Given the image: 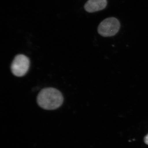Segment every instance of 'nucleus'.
I'll return each instance as SVG.
<instances>
[{"label":"nucleus","instance_id":"1","mask_svg":"<svg viewBox=\"0 0 148 148\" xmlns=\"http://www.w3.org/2000/svg\"><path fill=\"white\" fill-rule=\"evenodd\" d=\"M37 101L42 108L52 110L61 107L64 102V97L57 89L47 88L40 91L37 96Z\"/></svg>","mask_w":148,"mask_h":148},{"label":"nucleus","instance_id":"2","mask_svg":"<svg viewBox=\"0 0 148 148\" xmlns=\"http://www.w3.org/2000/svg\"><path fill=\"white\" fill-rule=\"evenodd\" d=\"M120 27V23L117 18L109 17L100 23L98 27V32L103 37L113 36L117 34Z\"/></svg>","mask_w":148,"mask_h":148},{"label":"nucleus","instance_id":"3","mask_svg":"<svg viewBox=\"0 0 148 148\" xmlns=\"http://www.w3.org/2000/svg\"><path fill=\"white\" fill-rule=\"evenodd\" d=\"M29 58L23 54L15 56L11 65L12 73L15 76H24L27 73L30 67Z\"/></svg>","mask_w":148,"mask_h":148},{"label":"nucleus","instance_id":"4","mask_svg":"<svg viewBox=\"0 0 148 148\" xmlns=\"http://www.w3.org/2000/svg\"><path fill=\"white\" fill-rule=\"evenodd\" d=\"M107 0H88L85 4L84 9L90 13L104 9L107 5Z\"/></svg>","mask_w":148,"mask_h":148},{"label":"nucleus","instance_id":"5","mask_svg":"<svg viewBox=\"0 0 148 148\" xmlns=\"http://www.w3.org/2000/svg\"><path fill=\"white\" fill-rule=\"evenodd\" d=\"M144 141H145V143L146 144L148 145V134L146 135L145 137V138H144Z\"/></svg>","mask_w":148,"mask_h":148}]
</instances>
